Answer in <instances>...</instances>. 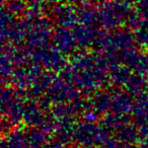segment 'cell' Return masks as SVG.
Returning a JSON list of instances; mask_svg holds the SVG:
<instances>
[]
</instances>
